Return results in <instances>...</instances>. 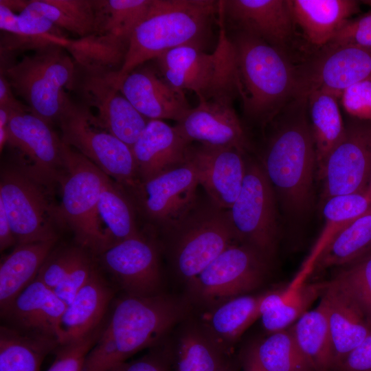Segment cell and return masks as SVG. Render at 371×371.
Returning <instances> with one entry per match:
<instances>
[{"instance_id":"obj_30","label":"cell","mask_w":371,"mask_h":371,"mask_svg":"<svg viewBox=\"0 0 371 371\" xmlns=\"http://www.w3.org/2000/svg\"><path fill=\"white\" fill-rule=\"evenodd\" d=\"M57 240L16 245L0 265V312L36 278Z\"/></svg>"},{"instance_id":"obj_13","label":"cell","mask_w":371,"mask_h":371,"mask_svg":"<svg viewBox=\"0 0 371 371\" xmlns=\"http://www.w3.org/2000/svg\"><path fill=\"white\" fill-rule=\"evenodd\" d=\"M278 207L260 161L247 158L243 186L228 214L237 241L253 247L270 260L279 239Z\"/></svg>"},{"instance_id":"obj_28","label":"cell","mask_w":371,"mask_h":371,"mask_svg":"<svg viewBox=\"0 0 371 371\" xmlns=\"http://www.w3.org/2000/svg\"><path fill=\"white\" fill-rule=\"evenodd\" d=\"M293 19L308 40L324 47L337 32L359 11V1L354 0H288Z\"/></svg>"},{"instance_id":"obj_43","label":"cell","mask_w":371,"mask_h":371,"mask_svg":"<svg viewBox=\"0 0 371 371\" xmlns=\"http://www.w3.org/2000/svg\"><path fill=\"white\" fill-rule=\"evenodd\" d=\"M103 325L81 339L59 344L47 371H82L87 355L97 341Z\"/></svg>"},{"instance_id":"obj_3","label":"cell","mask_w":371,"mask_h":371,"mask_svg":"<svg viewBox=\"0 0 371 371\" xmlns=\"http://www.w3.org/2000/svg\"><path fill=\"white\" fill-rule=\"evenodd\" d=\"M219 1L152 0L148 12L134 30L118 82L141 64L183 45L203 48Z\"/></svg>"},{"instance_id":"obj_14","label":"cell","mask_w":371,"mask_h":371,"mask_svg":"<svg viewBox=\"0 0 371 371\" xmlns=\"http://www.w3.org/2000/svg\"><path fill=\"white\" fill-rule=\"evenodd\" d=\"M270 262L253 247L234 243L188 284L190 296L210 308L249 294L266 280Z\"/></svg>"},{"instance_id":"obj_24","label":"cell","mask_w":371,"mask_h":371,"mask_svg":"<svg viewBox=\"0 0 371 371\" xmlns=\"http://www.w3.org/2000/svg\"><path fill=\"white\" fill-rule=\"evenodd\" d=\"M190 147L175 126L149 120L131 147L139 181H146L184 164Z\"/></svg>"},{"instance_id":"obj_5","label":"cell","mask_w":371,"mask_h":371,"mask_svg":"<svg viewBox=\"0 0 371 371\" xmlns=\"http://www.w3.org/2000/svg\"><path fill=\"white\" fill-rule=\"evenodd\" d=\"M1 68L12 91L22 98L31 113L52 125L59 120L69 95L75 64L67 50L50 45Z\"/></svg>"},{"instance_id":"obj_12","label":"cell","mask_w":371,"mask_h":371,"mask_svg":"<svg viewBox=\"0 0 371 371\" xmlns=\"http://www.w3.org/2000/svg\"><path fill=\"white\" fill-rule=\"evenodd\" d=\"M57 124L62 141L124 190L139 181L131 148L93 123L89 110L69 98Z\"/></svg>"},{"instance_id":"obj_25","label":"cell","mask_w":371,"mask_h":371,"mask_svg":"<svg viewBox=\"0 0 371 371\" xmlns=\"http://www.w3.org/2000/svg\"><path fill=\"white\" fill-rule=\"evenodd\" d=\"M66 307L52 289L36 278L1 313V317L3 324L19 331L57 339L59 323Z\"/></svg>"},{"instance_id":"obj_40","label":"cell","mask_w":371,"mask_h":371,"mask_svg":"<svg viewBox=\"0 0 371 371\" xmlns=\"http://www.w3.org/2000/svg\"><path fill=\"white\" fill-rule=\"evenodd\" d=\"M250 348L264 371H315L289 328L269 333Z\"/></svg>"},{"instance_id":"obj_23","label":"cell","mask_w":371,"mask_h":371,"mask_svg":"<svg viewBox=\"0 0 371 371\" xmlns=\"http://www.w3.org/2000/svg\"><path fill=\"white\" fill-rule=\"evenodd\" d=\"M223 17L239 31L282 50L290 38L293 19L288 0L219 1Z\"/></svg>"},{"instance_id":"obj_1","label":"cell","mask_w":371,"mask_h":371,"mask_svg":"<svg viewBox=\"0 0 371 371\" xmlns=\"http://www.w3.org/2000/svg\"><path fill=\"white\" fill-rule=\"evenodd\" d=\"M114 302L82 371H113L137 352L157 344L184 313L179 300L161 293L124 294Z\"/></svg>"},{"instance_id":"obj_21","label":"cell","mask_w":371,"mask_h":371,"mask_svg":"<svg viewBox=\"0 0 371 371\" xmlns=\"http://www.w3.org/2000/svg\"><path fill=\"white\" fill-rule=\"evenodd\" d=\"M188 160L199 183L218 207L228 210L238 198L246 170L245 153L235 148L190 147Z\"/></svg>"},{"instance_id":"obj_46","label":"cell","mask_w":371,"mask_h":371,"mask_svg":"<svg viewBox=\"0 0 371 371\" xmlns=\"http://www.w3.org/2000/svg\"><path fill=\"white\" fill-rule=\"evenodd\" d=\"M371 7V1H366ZM328 44L354 45L371 48V9L354 19H349Z\"/></svg>"},{"instance_id":"obj_42","label":"cell","mask_w":371,"mask_h":371,"mask_svg":"<svg viewBox=\"0 0 371 371\" xmlns=\"http://www.w3.org/2000/svg\"><path fill=\"white\" fill-rule=\"evenodd\" d=\"M85 250L80 245L54 248L43 263L36 279L54 289L70 272Z\"/></svg>"},{"instance_id":"obj_38","label":"cell","mask_w":371,"mask_h":371,"mask_svg":"<svg viewBox=\"0 0 371 371\" xmlns=\"http://www.w3.org/2000/svg\"><path fill=\"white\" fill-rule=\"evenodd\" d=\"M326 285L327 282H308L294 278L283 289L280 304L260 317L264 329L272 333L291 327L322 296Z\"/></svg>"},{"instance_id":"obj_52","label":"cell","mask_w":371,"mask_h":371,"mask_svg":"<svg viewBox=\"0 0 371 371\" xmlns=\"http://www.w3.org/2000/svg\"><path fill=\"white\" fill-rule=\"evenodd\" d=\"M217 371H236V366L232 360L229 358Z\"/></svg>"},{"instance_id":"obj_18","label":"cell","mask_w":371,"mask_h":371,"mask_svg":"<svg viewBox=\"0 0 371 371\" xmlns=\"http://www.w3.org/2000/svg\"><path fill=\"white\" fill-rule=\"evenodd\" d=\"M304 69L297 71L295 98L307 100L315 91L339 98L348 87L371 80V48L354 45L328 44Z\"/></svg>"},{"instance_id":"obj_26","label":"cell","mask_w":371,"mask_h":371,"mask_svg":"<svg viewBox=\"0 0 371 371\" xmlns=\"http://www.w3.org/2000/svg\"><path fill=\"white\" fill-rule=\"evenodd\" d=\"M114 298L113 287L96 269L67 306L59 323V344L81 339L104 323Z\"/></svg>"},{"instance_id":"obj_31","label":"cell","mask_w":371,"mask_h":371,"mask_svg":"<svg viewBox=\"0 0 371 371\" xmlns=\"http://www.w3.org/2000/svg\"><path fill=\"white\" fill-rule=\"evenodd\" d=\"M56 338L0 326V371H39L45 358L54 352Z\"/></svg>"},{"instance_id":"obj_29","label":"cell","mask_w":371,"mask_h":371,"mask_svg":"<svg viewBox=\"0 0 371 371\" xmlns=\"http://www.w3.org/2000/svg\"><path fill=\"white\" fill-rule=\"evenodd\" d=\"M262 294L237 296L209 308L200 326L229 354L232 345L260 317Z\"/></svg>"},{"instance_id":"obj_49","label":"cell","mask_w":371,"mask_h":371,"mask_svg":"<svg viewBox=\"0 0 371 371\" xmlns=\"http://www.w3.org/2000/svg\"><path fill=\"white\" fill-rule=\"evenodd\" d=\"M0 107L5 108L12 113L30 111L27 105L20 102L14 96L11 86L3 74L0 75Z\"/></svg>"},{"instance_id":"obj_27","label":"cell","mask_w":371,"mask_h":371,"mask_svg":"<svg viewBox=\"0 0 371 371\" xmlns=\"http://www.w3.org/2000/svg\"><path fill=\"white\" fill-rule=\"evenodd\" d=\"M324 303L332 339L333 371L371 330V324L351 297L333 279L327 282L320 297Z\"/></svg>"},{"instance_id":"obj_4","label":"cell","mask_w":371,"mask_h":371,"mask_svg":"<svg viewBox=\"0 0 371 371\" xmlns=\"http://www.w3.org/2000/svg\"><path fill=\"white\" fill-rule=\"evenodd\" d=\"M234 50L235 87L246 115L265 124L295 95L297 73L282 50L238 31L230 38Z\"/></svg>"},{"instance_id":"obj_11","label":"cell","mask_w":371,"mask_h":371,"mask_svg":"<svg viewBox=\"0 0 371 371\" xmlns=\"http://www.w3.org/2000/svg\"><path fill=\"white\" fill-rule=\"evenodd\" d=\"M52 196L53 192L12 165L1 169L0 201L16 245L58 240L59 229L65 225Z\"/></svg>"},{"instance_id":"obj_9","label":"cell","mask_w":371,"mask_h":371,"mask_svg":"<svg viewBox=\"0 0 371 371\" xmlns=\"http://www.w3.org/2000/svg\"><path fill=\"white\" fill-rule=\"evenodd\" d=\"M74 64L69 91L74 92L79 103L89 110L95 124L131 148L149 120L121 92L118 70L99 65Z\"/></svg>"},{"instance_id":"obj_35","label":"cell","mask_w":371,"mask_h":371,"mask_svg":"<svg viewBox=\"0 0 371 371\" xmlns=\"http://www.w3.org/2000/svg\"><path fill=\"white\" fill-rule=\"evenodd\" d=\"M136 212L125 190L108 177L98 201V213L108 249L141 233L137 225Z\"/></svg>"},{"instance_id":"obj_36","label":"cell","mask_w":371,"mask_h":371,"mask_svg":"<svg viewBox=\"0 0 371 371\" xmlns=\"http://www.w3.org/2000/svg\"><path fill=\"white\" fill-rule=\"evenodd\" d=\"M371 254V207L342 229L317 259L315 269L348 265Z\"/></svg>"},{"instance_id":"obj_7","label":"cell","mask_w":371,"mask_h":371,"mask_svg":"<svg viewBox=\"0 0 371 371\" xmlns=\"http://www.w3.org/2000/svg\"><path fill=\"white\" fill-rule=\"evenodd\" d=\"M219 34L211 54L196 45H183L156 58L164 78L172 87L194 92L199 100L219 97H234V50L224 25L219 8Z\"/></svg>"},{"instance_id":"obj_47","label":"cell","mask_w":371,"mask_h":371,"mask_svg":"<svg viewBox=\"0 0 371 371\" xmlns=\"http://www.w3.org/2000/svg\"><path fill=\"white\" fill-rule=\"evenodd\" d=\"M170 360L168 352H153L144 357L126 361L113 371H170Z\"/></svg>"},{"instance_id":"obj_10","label":"cell","mask_w":371,"mask_h":371,"mask_svg":"<svg viewBox=\"0 0 371 371\" xmlns=\"http://www.w3.org/2000/svg\"><path fill=\"white\" fill-rule=\"evenodd\" d=\"M96 24L89 36L70 40L74 62L120 70L131 36L147 15L152 0H94Z\"/></svg>"},{"instance_id":"obj_45","label":"cell","mask_w":371,"mask_h":371,"mask_svg":"<svg viewBox=\"0 0 371 371\" xmlns=\"http://www.w3.org/2000/svg\"><path fill=\"white\" fill-rule=\"evenodd\" d=\"M339 100L352 118L371 122V80L348 87L341 93Z\"/></svg>"},{"instance_id":"obj_53","label":"cell","mask_w":371,"mask_h":371,"mask_svg":"<svg viewBox=\"0 0 371 371\" xmlns=\"http://www.w3.org/2000/svg\"><path fill=\"white\" fill-rule=\"evenodd\" d=\"M366 193L368 195V196L371 198V178H370V183H369Z\"/></svg>"},{"instance_id":"obj_19","label":"cell","mask_w":371,"mask_h":371,"mask_svg":"<svg viewBox=\"0 0 371 371\" xmlns=\"http://www.w3.org/2000/svg\"><path fill=\"white\" fill-rule=\"evenodd\" d=\"M99 258L124 294L150 296L159 293V251L151 238L141 232L106 249Z\"/></svg>"},{"instance_id":"obj_50","label":"cell","mask_w":371,"mask_h":371,"mask_svg":"<svg viewBox=\"0 0 371 371\" xmlns=\"http://www.w3.org/2000/svg\"><path fill=\"white\" fill-rule=\"evenodd\" d=\"M15 245L16 242L10 223L5 209L0 201V250L3 251Z\"/></svg>"},{"instance_id":"obj_41","label":"cell","mask_w":371,"mask_h":371,"mask_svg":"<svg viewBox=\"0 0 371 371\" xmlns=\"http://www.w3.org/2000/svg\"><path fill=\"white\" fill-rule=\"evenodd\" d=\"M333 279L355 302L371 324V254L342 267Z\"/></svg>"},{"instance_id":"obj_33","label":"cell","mask_w":371,"mask_h":371,"mask_svg":"<svg viewBox=\"0 0 371 371\" xmlns=\"http://www.w3.org/2000/svg\"><path fill=\"white\" fill-rule=\"evenodd\" d=\"M293 337L315 371H332L334 354L325 306L308 310L291 327Z\"/></svg>"},{"instance_id":"obj_51","label":"cell","mask_w":371,"mask_h":371,"mask_svg":"<svg viewBox=\"0 0 371 371\" xmlns=\"http://www.w3.org/2000/svg\"><path fill=\"white\" fill-rule=\"evenodd\" d=\"M241 363L243 371H264L258 364L250 347L243 355Z\"/></svg>"},{"instance_id":"obj_32","label":"cell","mask_w":371,"mask_h":371,"mask_svg":"<svg viewBox=\"0 0 371 371\" xmlns=\"http://www.w3.org/2000/svg\"><path fill=\"white\" fill-rule=\"evenodd\" d=\"M371 207V198L366 192L331 197L323 203L324 225L319 236L297 276L306 280L314 270L315 262L335 236L354 219Z\"/></svg>"},{"instance_id":"obj_15","label":"cell","mask_w":371,"mask_h":371,"mask_svg":"<svg viewBox=\"0 0 371 371\" xmlns=\"http://www.w3.org/2000/svg\"><path fill=\"white\" fill-rule=\"evenodd\" d=\"M7 134L10 165L53 192L64 170L60 136L50 124L30 111L12 113Z\"/></svg>"},{"instance_id":"obj_37","label":"cell","mask_w":371,"mask_h":371,"mask_svg":"<svg viewBox=\"0 0 371 371\" xmlns=\"http://www.w3.org/2000/svg\"><path fill=\"white\" fill-rule=\"evenodd\" d=\"M201 326H190L179 337L169 355L175 371H217L229 358Z\"/></svg>"},{"instance_id":"obj_48","label":"cell","mask_w":371,"mask_h":371,"mask_svg":"<svg viewBox=\"0 0 371 371\" xmlns=\"http://www.w3.org/2000/svg\"><path fill=\"white\" fill-rule=\"evenodd\" d=\"M333 371H371V330Z\"/></svg>"},{"instance_id":"obj_44","label":"cell","mask_w":371,"mask_h":371,"mask_svg":"<svg viewBox=\"0 0 371 371\" xmlns=\"http://www.w3.org/2000/svg\"><path fill=\"white\" fill-rule=\"evenodd\" d=\"M93 254L85 250L64 280L53 290L67 306L97 269Z\"/></svg>"},{"instance_id":"obj_20","label":"cell","mask_w":371,"mask_h":371,"mask_svg":"<svg viewBox=\"0 0 371 371\" xmlns=\"http://www.w3.org/2000/svg\"><path fill=\"white\" fill-rule=\"evenodd\" d=\"M234 98L199 100L175 127L190 144L196 142L211 148H235L246 152L248 141L233 107Z\"/></svg>"},{"instance_id":"obj_2","label":"cell","mask_w":371,"mask_h":371,"mask_svg":"<svg viewBox=\"0 0 371 371\" xmlns=\"http://www.w3.org/2000/svg\"><path fill=\"white\" fill-rule=\"evenodd\" d=\"M302 113L276 128L260 161L278 207L287 220L296 223L305 220L311 212L317 175L311 125Z\"/></svg>"},{"instance_id":"obj_39","label":"cell","mask_w":371,"mask_h":371,"mask_svg":"<svg viewBox=\"0 0 371 371\" xmlns=\"http://www.w3.org/2000/svg\"><path fill=\"white\" fill-rule=\"evenodd\" d=\"M27 6L78 38L87 37L95 30L94 0H32L27 1Z\"/></svg>"},{"instance_id":"obj_17","label":"cell","mask_w":371,"mask_h":371,"mask_svg":"<svg viewBox=\"0 0 371 371\" xmlns=\"http://www.w3.org/2000/svg\"><path fill=\"white\" fill-rule=\"evenodd\" d=\"M317 177L321 199L367 192L371 178V122L352 118Z\"/></svg>"},{"instance_id":"obj_22","label":"cell","mask_w":371,"mask_h":371,"mask_svg":"<svg viewBox=\"0 0 371 371\" xmlns=\"http://www.w3.org/2000/svg\"><path fill=\"white\" fill-rule=\"evenodd\" d=\"M136 110L148 120H180L191 109L183 91L170 85L151 68L134 69L118 82Z\"/></svg>"},{"instance_id":"obj_6","label":"cell","mask_w":371,"mask_h":371,"mask_svg":"<svg viewBox=\"0 0 371 371\" xmlns=\"http://www.w3.org/2000/svg\"><path fill=\"white\" fill-rule=\"evenodd\" d=\"M64 170L58 181V204L65 226L76 242L94 256L108 249L98 213L101 190L108 176L78 151L63 142Z\"/></svg>"},{"instance_id":"obj_34","label":"cell","mask_w":371,"mask_h":371,"mask_svg":"<svg viewBox=\"0 0 371 371\" xmlns=\"http://www.w3.org/2000/svg\"><path fill=\"white\" fill-rule=\"evenodd\" d=\"M306 100L309 104L317 174L331 151L342 139L346 124L339 110V98L336 95L325 91H315Z\"/></svg>"},{"instance_id":"obj_8","label":"cell","mask_w":371,"mask_h":371,"mask_svg":"<svg viewBox=\"0 0 371 371\" xmlns=\"http://www.w3.org/2000/svg\"><path fill=\"white\" fill-rule=\"evenodd\" d=\"M173 268L187 284L236 240L228 211L198 201L192 210L166 232Z\"/></svg>"},{"instance_id":"obj_16","label":"cell","mask_w":371,"mask_h":371,"mask_svg":"<svg viewBox=\"0 0 371 371\" xmlns=\"http://www.w3.org/2000/svg\"><path fill=\"white\" fill-rule=\"evenodd\" d=\"M199 185L188 160L184 164L125 190L136 211L164 233L180 222L198 202Z\"/></svg>"}]
</instances>
